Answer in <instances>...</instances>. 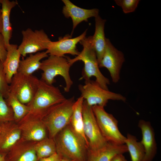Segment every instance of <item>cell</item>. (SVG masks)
<instances>
[{
  "label": "cell",
  "instance_id": "obj_1",
  "mask_svg": "<svg viewBox=\"0 0 161 161\" xmlns=\"http://www.w3.org/2000/svg\"><path fill=\"white\" fill-rule=\"evenodd\" d=\"M79 43L83 47L82 51L75 58H67L70 64H72L78 61H82L84 66L80 79L89 80L92 76L96 78L95 81L103 89L109 90L108 85L110 84L108 78L101 72L99 66L96 52L92 44V36L85 37Z\"/></svg>",
  "mask_w": 161,
  "mask_h": 161
},
{
  "label": "cell",
  "instance_id": "obj_2",
  "mask_svg": "<svg viewBox=\"0 0 161 161\" xmlns=\"http://www.w3.org/2000/svg\"><path fill=\"white\" fill-rule=\"evenodd\" d=\"M53 139L57 152L62 157L74 161H87L89 148L69 124Z\"/></svg>",
  "mask_w": 161,
  "mask_h": 161
},
{
  "label": "cell",
  "instance_id": "obj_3",
  "mask_svg": "<svg viewBox=\"0 0 161 161\" xmlns=\"http://www.w3.org/2000/svg\"><path fill=\"white\" fill-rule=\"evenodd\" d=\"M66 99L58 87L40 80L36 92L27 105L30 109L27 114L41 117L50 108Z\"/></svg>",
  "mask_w": 161,
  "mask_h": 161
},
{
  "label": "cell",
  "instance_id": "obj_4",
  "mask_svg": "<svg viewBox=\"0 0 161 161\" xmlns=\"http://www.w3.org/2000/svg\"><path fill=\"white\" fill-rule=\"evenodd\" d=\"M75 102L74 97L66 99L50 108L43 115L41 119L48 130L49 138L53 139L69 124Z\"/></svg>",
  "mask_w": 161,
  "mask_h": 161
},
{
  "label": "cell",
  "instance_id": "obj_5",
  "mask_svg": "<svg viewBox=\"0 0 161 161\" xmlns=\"http://www.w3.org/2000/svg\"><path fill=\"white\" fill-rule=\"evenodd\" d=\"M71 66L67 57L49 55L47 59L41 62L40 69L43 72L40 80L48 84L52 85L55 81V78L58 75L61 76L65 82L64 91L68 92L73 83L69 74Z\"/></svg>",
  "mask_w": 161,
  "mask_h": 161
},
{
  "label": "cell",
  "instance_id": "obj_6",
  "mask_svg": "<svg viewBox=\"0 0 161 161\" xmlns=\"http://www.w3.org/2000/svg\"><path fill=\"white\" fill-rule=\"evenodd\" d=\"M81 96L91 106L98 105L104 107L109 100L125 102L126 98L120 94L105 89L95 81L85 80V83L78 86Z\"/></svg>",
  "mask_w": 161,
  "mask_h": 161
},
{
  "label": "cell",
  "instance_id": "obj_7",
  "mask_svg": "<svg viewBox=\"0 0 161 161\" xmlns=\"http://www.w3.org/2000/svg\"><path fill=\"white\" fill-rule=\"evenodd\" d=\"M92 107L100 131L106 140L115 144H124L126 137L119 130L118 121L113 115L107 112L104 107L95 105Z\"/></svg>",
  "mask_w": 161,
  "mask_h": 161
},
{
  "label": "cell",
  "instance_id": "obj_8",
  "mask_svg": "<svg viewBox=\"0 0 161 161\" xmlns=\"http://www.w3.org/2000/svg\"><path fill=\"white\" fill-rule=\"evenodd\" d=\"M40 81L32 75H27L17 72L10 83V92L23 104H28L34 97Z\"/></svg>",
  "mask_w": 161,
  "mask_h": 161
},
{
  "label": "cell",
  "instance_id": "obj_9",
  "mask_svg": "<svg viewBox=\"0 0 161 161\" xmlns=\"http://www.w3.org/2000/svg\"><path fill=\"white\" fill-rule=\"evenodd\" d=\"M82 112L83 131L89 142V149L95 151L103 147L108 142L100 131L92 107L88 105L84 100Z\"/></svg>",
  "mask_w": 161,
  "mask_h": 161
},
{
  "label": "cell",
  "instance_id": "obj_10",
  "mask_svg": "<svg viewBox=\"0 0 161 161\" xmlns=\"http://www.w3.org/2000/svg\"><path fill=\"white\" fill-rule=\"evenodd\" d=\"M21 34L22 41L18 49L23 57H25L28 54L47 50L51 41L42 29L34 31L28 28L22 30Z\"/></svg>",
  "mask_w": 161,
  "mask_h": 161
},
{
  "label": "cell",
  "instance_id": "obj_11",
  "mask_svg": "<svg viewBox=\"0 0 161 161\" xmlns=\"http://www.w3.org/2000/svg\"><path fill=\"white\" fill-rule=\"evenodd\" d=\"M125 61L123 52L106 38L105 52L98 65L99 68L105 67L108 70L114 83H117L120 80V71Z\"/></svg>",
  "mask_w": 161,
  "mask_h": 161
},
{
  "label": "cell",
  "instance_id": "obj_12",
  "mask_svg": "<svg viewBox=\"0 0 161 161\" xmlns=\"http://www.w3.org/2000/svg\"><path fill=\"white\" fill-rule=\"evenodd\" d=\"M87 31L86 30L81 34L74 38H72L69 34L59 38L58 41H51L46 52L49 55L58 57H64L66 54L78 55L80 52L77 49L76 45L86 37Z\"/></svg>",
  "mask_w": 161,
  "mask_h": 161
},
{
  "label": "cell",
  "instance_id": "obj_13",
  "mask_svg": "<svg viewBox=\"0 0 161 161\" xmlns=\"http://www.w3.org/2000/svg\"><path fill=\"white\" fill-rule=\"evenodd\" d=\"M21 120L19 127L25 140L39 142L47 138V128L41 118L27 115Z\"/></svg>",
  "mask_w": 161,
  "mask_h": 161
},
{
  "label": "cell",
  "instance_id": "obj_14",
  "mask_svg": "<svg viewBox=\"0 0 161 161\" xmlns=\"http://www.w3.org/2000/svg\"><path fill=\"white\" fill-rule=\"evenodd\" d=\"M64 4L62 13L67 18L70 17L72 19L73 27L72 36L75 28L83 21L87 22L92 17H95L98 15L99 10L97 8L87 9L80 7L74 4L69 0H62Z\"/></svg>",
  "mask_w": 161,
  "mask_h": 161
},
{
  "label": "cell",
  "instance_id": "obj_15",
  "mask_svg": "<svg viewBox=\"0 0 161 161\" xmlns=\"http://www.w3.org/2000/svg\"><path fill=\"white\" fill-rule=\"evenodd\" d=\"M138 126L141 130L142 139L140 141L144 149L145 154L142 161H152L157 152V147L154 129L150 122L140 120Z\"/></svg>",
  "mask_w": 161,
  "mask_h": 161
},
{
  "label": "cell",
  "instance_id": "obj_16",
  "mask_svg": "<svg viewBox=\"0 0 161 161\" xmlns=\"http://www.w3.org/2000/svg\"><path fill=\"white\" fill-rule=\"evenodd\" d=\"M21 134L19 127L13 121L0 124V153H6L20 139Z\"/></svg>",
  "mask_w": 161,
  "mask_h": 161
},
{
  "label": "cell",
  "instance_id": "obj_17",
  "mask_svg": "<svg viewBox=\"0 0 161 161\" xmlns=\"http://www.w3.org/2000/svg\"><path fill=\"white\" fill-rule=\"evenodd\" d=\"M127 152L128 149L125 144L108 142L104 147L96 150L88 148L87 161H110L115 155Z\"/></svg>",
  "mask_w": 161,
  "mask_h": 161
},
{
  "label": "cell",
  "instance_id": "obj_18",
  "mask_svg": "<svg viewBox=\"0 0 161 161\" xmlns=\"http://www.w3.org/2000/svg\"><path fill=\"white\" fill-rule=\"evenodd\" d=\"M16 44H10L6 47L7 54L3 64V69L7 82L10 84L12 78L18 72L21 55Z\"/></svg>",
  "mask_w": 161,
  "mask_h": 161
},
{
  "label": "cell",
  "instance_id": "obj_19",
  "mask_svg": "<svg viewBox=\"0 0 161 161\" xmlns=\"http://www.w3.org/2000/svg\"><path fill=\"white\" fill-rule=\"evenodd\" d=\"M84 99L81 96L75 101L73 106L72 113L69 124L74 131L80 137L89 148V143L83 131L82 106Z\"/></svg>",
  "mask_w": 161,
  "mask_h": 161
},
{
  "label": "cell",
  "instance_id": "obj_20",
  "mask_svg": "<svg viewBox=\"0 0 161 161\" xmlns=\"http://www.w3.org/2000/svg\"><path fill=\"white\" fill-rule=\"evenodd\" d=\"M95 30L92 36V44L96 52L99 64L104 54L106 45L104 28L106 20L99 15L95 17Z\"/></svg>",
  "mask_w": 161,
  "mask_h": 161
},
{
  "label": "cell",
  "instance_id": "obj_21",
  "mask_svg": "<svg viewBox=\"0 0 161 161\" xmlns=\"http://www.w3.org/2000/svg\"><path fill=\"white\" fill-rule=\"evenodd\" d=\"M1 4V18L2 30L1 34L3 37L6 48L10 44V40L12 35V28L10 21V15L11 10L17 4V1L9 0H0Z\"/></svg>",
  "mask_w": 161,
  "mask_h": 161
},
{
  "label": "cell",
  "instance_id": "obj_22",
  "mask_svg": "<svg viewBox=\"0 0 161 161\" xmlns=\"http://www.w3.org/2000/svg\"><path fill=\"white\" fill-rule=\"evenodd\" d=\"M46 51L30 54L24 59L20 60L18 72L27 75H32L36 71L40 69L41 60L48 57Z\"/></svg>",
  "mask_w": 161,
  "mask_h": 161
},
{
  "label": "cell",
  "instance_id": "obj_23",
  "mask_svg": "<svg viewBox=\"0 0 161 161\" xmlns=\"http://www.w3.org/2000/svg\"><path fill=\"white\" fill-rule=\"evenodd\" d=\"M124 144L130 153L131 161L142 160L145 154L144 149L140 142H138L135 136L128 134Z\"/></svg>",
  "mask_w": 161,
  "mask_h": 161
},
{
  "label": "cell",
  "instance_id": "obj_24",
  "mask_svg": "<svg viewBox=\"0 0 161 161\" xmlns=\"http://www.w3.org/2000/svg\"><path fill=\"white\" fill-rule=\"evenodd\" d=\"M5 100L13 111L14 120L17 121L21 120L29 113L28 106L21 103L12 93L10 92Z\"/></svg>",
  "mask_w": 161,
  "mask_h": 161
},
{
  "label": "cell",
  "instance_id": "obj_25",
  "mask_svg": "<svg viewBox=\"0 0 161 161\" xmlns=\"http://www.w3.org/2000/svg\"><path fill=\"white\" fill-rule=\"evenodd\" d=\"M38 160L49 157L57 152L55 141L53 138H46L34 145Z\"/></svg>",
  "mask_w": 161,
  "mask_h": 161
},
{
  "label": "cell",
  "instance_id": "obj_26",
  "mask_svg": "<svg viewBox=\"0 0 161 161\" xmlns=\"http://www.w3.org/2000/svg\"><path fill=\"white\" fill-rule=\"evenodd\" d=\"M14 120L13 111L0 93V124Z\"/></svg>",
  "mask_w": 161,
  "mask_h": 161
},
{
  "label": "cell",
  "instance_id": "obj_27",
  "mask_svg": "<svg viewBox=\"0 0 161 161\" xmlns=\"http://www.w3.org/2000/svg\"><path fill=\"white\" fill-rule=\"evenodd\" d=\"M14 159V161H37L38 159L34 146L21 149L16 154Z\"/></svg>",
  "mask_w": 161,
  "mask_h": 161
},
{
  "label": "cell",
  "instance_id": "obj_28",
  "mask_svg": "<svg viewBox=\"0 0 161 161\" xmlns=\"http://www.w3.org/2000/svg\"><path fill=\"white\" fill-rule=\"evenodd\" d=\"M140 1L139 0H115L114 1L121 7L124 13H128L134 12Z\"/></svg>",
  "mask_w": 161,
  "mask_h": 161
},
{
  "label": "cell",
  "instance_id": "obj_29",
  "mask_svg": "<svg viewBox=\"0 0 161 161\" xmlns=\"http://www.w3.org/2000/svg\"><path fill=\"white\" fill-rule=\"evenodd\" d=\"M10 92L9 85L4 72L2 63L0 61V93L6 99Z\"/></svg>",
  "mask_w": 161,
  "mask_h": 161
},
{
  "label": "cell",
  "instance_id": "obj_30",
  "mask_svg": "<svg viewBox=\"0 0 161 161\" xmlns=\"http://www.w3.org/2000/svg\"><path fill=\"white\" fill-rule=\"evenodd\" d=\"M7 54V51L1 34L0 37V61L2 64L6 59Z\"/></svg>",
  "mask_w": 161,
  "mask_h": 161
},
{
  "label": "cell",
  "instance_id": "obj_31",
  "mask_svg": "<svg viewBox=\"0 0 161 161\" xmlns=\"http://www.w3.org/2000/svg\"><path fill=\"white\" fill-rule=\"evenodd\" d=\"M62 157L57 152L49 157L41 158L39 161H60Z\"/></svg>",
  "mask_w": 161,
  "mask_h": 161
},
{
  "label": "cell",
  "instance_id": "obj_32",
  "mask_svg": "<svg viewBox=\"0 0 161 161\" xmlns=\"http://www.w3.org/2000/svg\"><path fill=\"white\" fill-rule=\"evenodd\" d=\"M110 161H127L123 154H118L114 156Z\"/></svg>",
  "mask_w": 161,
  "mask_h": 161
},
{
  "label": "cell",
  "instance_id": "obj_33",
  "mask_svg": "<svg viewBox=\"0 0 161 161\" xmlns=\"http://www.w3.org/2000/svg\"><path fill=\"white\" fill-rule=\"evenodd\" d=\"M6 153H0V161H6Z\"/></svg>",
  "mask_w": 161,
  "mask_h": 161
},
{
  "label": "cell",
  "instance_id": "obj_34",
  "mask_svg": "<svg viewBox=\"0 0 161 161\" xmlns=\"http://www.w3.org/2000/svg\"><path fill=\"white\" fill-rule=\"evenodd\" d=\"M2 30V22L1 18V9H0V37L1 35Z\"/></svg>",
  "mask_w": 161,
  "mask_h": 161
},
{
  "label": "cell",
  "instance_id": "obj_35",
  "mask_svg": "<svg viewBox=\"0 0 161 161\" xmlns=\"http://www.w3.org/2000/svg\"><path fill=\"white\" fill-rule=\"evenodd\" d=\"M60 161H74L66 158L62 157L61 160Z\"/></svg>",
  "mask_w": 161,
  "mask_h": 161
}]
</instances>
